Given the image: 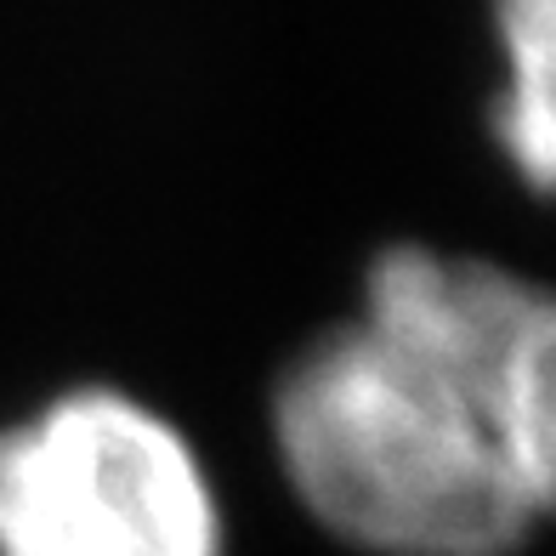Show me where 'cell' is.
Here are the masks:
<instances>
[{"label": "cell", "instance_id": "6da1fadb", "mask_svg": "<svg viewBox=\"0 0 556 556\" xmlns=\"http://www.w3.org/2000/svg\"><path fill=\"white\" fill-rule=\"evenodd\" d=\"M273 448L369 556H517L556 517V290L489 256L387 244L358 313L285 364Z\"/></svg>", "mask_w": 556, "mask_h": 556}, {"label": "cell", "instance_id": "7a4b0ae2", "mask_svg": "<svg viewBox=\"0 0 556 556\" xmlns=\"http://www.w3.org/2000/svg\"><path fill=\"white\" fill-rule=\"evenodd\" d=\"M199 448L154 403L68 387L0 426V556H222Z\"/></svg>", "mask_w": 556, "mask_h": 556}, {"label": "cell", "instance_id": "3957f363", "mask_svg": "<svg viewBox=\"0 0 556 556\" xmlns=\"http://www.w3.org/2000/svg\"><path fill=\"white\" fill-rule=\"evenodd\" d=\"M500 91L489 137L534 193L556 199V0H489Z\"/></svg>", "mask_w": 556, "mask_h": 556}]
</instances>
